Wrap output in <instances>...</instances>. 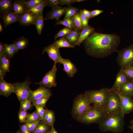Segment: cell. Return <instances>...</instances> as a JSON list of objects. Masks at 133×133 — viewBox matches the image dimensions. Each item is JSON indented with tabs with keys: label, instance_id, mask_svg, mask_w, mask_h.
<instances>
[{
	"label": "cell",
	"instance_id": "8fae6325",
	"mask_svg": "<svg viewBox=\"0 0 133 133\" xmlns=\"http://www.w3.org/2000/svg\"><path fill=\"white\" fill-rule=\"evenodd\" d=\"M116 91L119 94L120 98L121 113L122 115L124 116L125 114L133 112L132 97L125 95L119 91Z\"/></svg>",
	"mask_w": 133,
	"mask_h": 133
},
{
	"label": "cell",
	"instance_id": "44dd1931",
	"mask_svg": "<svg viewBox=\"0 0 133 133\" xmlns=\"http://www.w3.org/2000/svg\"><path fill=\"white\" fill-rule=\"evenodd\" d=\"M11 12H14L13 0H0V16L7 13Z\"/></svg>",
	"mask_w": 133,
	"mask_h": 133
},
{
	"label": "cell",
	"instance_id": "c3c4849f",
	"mask_svg": "<svg viewBox=\"0 0 133 133\" xmlns=\"http://www.w3.org/2000/svg\"><path fill=\"white\" fill-rule=\"evenodd\" d=\"M92 18L97 16L103 12V10L96 9L91 11Z\"/></svg>",
	"mask_w": 133,
	"mask_h": 133
},
{
	"label": "cell",
	"instance_id": "681fc988",
	"mask_svg": "<svg viewBox=\"0 0 133 133\" xmlns=\"http://www.w3.org/2000/svg\"><path fill=\"white\" fill-rule=\"evenodd\" d=\"M82 12L83 14L87 18L90 19L92 18L90 11L85 9L82 10Z\"/></svg>",
	"mask_w": 133,
	"mask_h": 133
},
{
	"label": "cell",
	"instance_id": "6da1fadb",
	"mask_svg": "<svg viewBox=\"0 0 133 133\" xmlns=\"http://www.w3.org/2000/svg\"><path fill=\"white\" fill-rule=\"evenodd\" d=\"M119 36L115 33L105 34L94 32L83 41L87 54L99 58L106 57L118 51Z\"/></svg>",
	"mask_w": 133,
	"mask_h": 133
},
{
	"label": "cell",
	"instance_id": "d6a6232c",
	"mask_svg": "<svg viewBox=\"0 0 133 133\" xmlns=\"http://www.w3.org/2000/svg\"><path fill=\"white\" fill-rule=\"evenodd\" d=\"M55 42L59 48L62 47L73 48L75 47V46L70 44L64 36Z\"/></svg>",
	"mask_w": 133,
	"mask_h": 133
},
{
	"label": "cell",
	"instance_id": "11a10c76",
	"mask_svg": "<svg viewBox=\"0 0 133 133\" xmlns=\"http://www.w3.org/2000/svg\"><path fill=\"white\" fill-rule=\"evenodd\" d=\"M3 28L1 23H0V32L1 33L2 31Z\"/></svg>",
	"mask_w": 133,
	"mask_h": 133
},
{
	"label": "cell",
	"instance_id": "7c38bea8",
	"mask_svg": "<svg viewBox=\"0 0 133 133\" xmlns=\"http://www.w3.org/2000/svg\"><path fill=\"white\" fill-rule=\"evenodd\" d=\"M52 94L49 89L40 85L36 89L30 91L28 99L33 103L34 101L43 97L50 98Z\"/></svg>",
	"mask_w": 133,
	"mask_h": 133
},
{
	"label": "cell",
	"instance_id": "30bf717a",
	"mask_svg": "<svg viewBox=\"0 0 133 133\" xmlns=\"http://www.w3.org/2000/svg\"><path fill=\"white\" fill-rule=\"evenodd\" d=\"M59 48L55 42L43 49L42 54L46 52L50 59L54 62V64L56 65L58 63L60 64L63 58L60 53Z\"/></svg>",
	"mask_w": 133,
	"mask_h": 133
},
{
	"label": "cell",
	"instance_id": "8d00e7d4",
	"mask_svg": "<svg viewBox=\"0 0 133 133\" xmlns=\"http://www.w3.org/2000/svg\"><path fill=\"white\" fill-rule=\"evenodd\" d=\"M40 121L36 110L33 113L28 114L25 123Z\"/></svg>",
	"mask_w": 133,
	"mask_h": 133
},
{
	"label": "cell",
	"instance_id": "e575fe53",
	"mask_svg": "<svg viewBox=\"0 0 133 133\" xmlns=\"http://www.w3.org/2000/svg\"><path fill=\"white\" fill-rule=\"evenodd\" d=\"M31 101L28 98L20 102V110L26 111L30 110L33 107Z\"/></svg>",
	"mask_w": 133,
	"mask_h": 133
},
{
	"label": "cell",
	"instance_id": "680465c9",
	"mask_svg": "<svg viewBox=\"0 0 133 133\" xmlns=\"http://www.w3.org/2000/svg\"><path fill=\"white\" fill-rule=\"evenodd\" d=\"M50 133V131H49L46 133Z\"/></svg>",
	"mask_w": 133,
	"mask_h": 133
},
{
	"label": "cell",
	"instance_id": "603a6c76",
	"mask_svg": "<svg viewBox=\"0 0 133 133\" xmlns=\"http://www.w3.org/2000/svg\"><path fill=\"white\" fill-rule=\"evenodd\" d=\"M47 5V0L30 9L31 11L36 17H43V14L44 7Z\"/></svg>",
	"mask_w": 133,
	"mask_h": 133
},
{
	"label": "cell",
	"instance_id": "52a82bcc",
	"mask_svg": "<svg viewBox=\"0 0 133 133\" xmlns=\"http://www.w3.org/2000/svg\"><path fill=\"white\" fill-rule=\"evenodd\" d=\"M117 61L121 68L133 65V45L118 51Z\"/></svg>",
	"mask_w": 133,
	"mask_h": 133
},
{
	"label": "cell",
	"instance_id": "4316f807",
	"mask_svg": "<svg viewBox=\"0 0 133 133\" xmlns=\"http://www.w3.org/2000/svg\"><path fill=\"white\" fill-rule=\"evenodd\" d=\"M4 55L7 58H11L18 51L14 45L13 44H4Z\"/></svg>",
	"mask_w": 133,
	"mask_h": 133
},
{
	"label": "cell",
	"instance_id": "6f0895ef",
	"mask_svg": "<svg viewBox=\"0 0 133 133\" xmlns=\"http://www.w3.org/2000/svg\"><path fill=\"white\" fill-rule=\"evenodd\" d=\"M16 133H21L20 132L18 131L16 132Z\"/></svg>",
	"mask_w": 133,
	"mask_h": 133
},
{
	"label": "cell",
	"instance_id": "4fadbf2b",
	"mask_svg": "<svg viewBox=\"0 0 133 133\" xmlns=\"http://www.w3.org/2000/svg\"><path fill=\"white\" fill-rule=\"evenodd\" d=\"M131 81L121 68L116 75L115 82L111 89L116 91H118L124 85Z\"/></svg>",
	"mask_w": 133,
	"mask_h": 133
},
{
	"label": "cell",
	"instance_id": "1f68e13d",
	"mask_svg": "<svg viewBox=\"0 0 133 133\" xmlns=\"http://www.w3.org/2000/svg\"><path fill=\"white\" fill-rule=\"evenodd\" d=\"M56 24L62 25L72 30L75 28L71 17L64 19L63 20H58L56 22Z\"/></svg>",
	"mask_w": 133,
	"mask_h": 133
},
{
	"label": "cell",
	"instance_id": "5b68a950",
	"mask_svg": "<svg viewBox=\"0 0 133 133\" xmlns=\"http://www.w3.org/2000/svg\"><path fill=\"white\" fill-rule=\"evenodd\" d=\"M91 103L90 100L85 94L79 95L76 97L74 101L73 114L78 119L80 120L90 107Z\"/></svg>",
	"mask_w": 133,
	"mask_h": 133
},
{
	"label": "cell",
	"instance_id": "484cf974",
	"mask_svg": "<svg viewBox=\"0 0 133 133\" xmlns=\"http://www.w3.org/2000/svg\"><path fill=\"white\" fill-rule=\"evenodd\" d=\"M55 121V114L51 110H46V113L43 122L49 126H53Z\"/></svg>",
	"mask_w": 133,
	"mask_h": 133
},
{
	"label": "cell",
	"instance_id": "db71d44e",
	"mask_svg": "<svg viewBox=\"0 0 133 133\" xmlns=\"http://www.w3.org/2000/svg\"><path fill=\"white\" fill-rule=\"evenodd\" d=\"M131 125L128 126L129 128L131 129L133 132V119L130 121Z\"/></svg>",
	"mask_w": 133,
	"mask_h": 133
},
{
	"label": "cell",
	"instance_id": "91938a15",
	"mask_svg": "<svg viewBox=\"0 0 133 133\" xmlns=\"http://www.w3.org/2000/svg\"><path fill=\"white\" fill-rule=\"evenodd\" d=\"M132 66H133V65Z\"/></svg>",
	"mask_w": 133,
	"mask_h": 133
},
{
	"label": "cell",
	"instance_id": "4dcf8cb0",
	"mask_svg": "<svg viewBox=\"0 0 133 133\" xmlns=\"http://www.w3.org/2000/svg\"><path fill=\"white\" fill-rule=\"evenodd\" d=\"M44 20L43 17L36 18L34 25L38 35H40L42 33L44 27Z\"/></svg>",
	"mask_w": 133,
	"mask_h": 133
},
{
	"label": "cell",
	"instance_id": "7dc6e473",
	"mask_svg": "<svg viewBox=\"0 0 133 133\" xmlns=\"http://www.w3.org/2000/svg\"><path fill=\"white\" fill-rule=\"evenodd\" d=\"M20 132L21 133H32L25 124L20 126Z\"/></svg>",
	"mask_w": 133,
	"mask_h": 133
},
{
	"label": "cell",
	"instance_id": "74e56055",
	"mask_svg": "<svg viewBox=\"0 0 133 133\" xmlns=\"http://www.w3.org/2000/svg\"><path fill=\"white\" fill-rule=\"evenodd\" d=\"M45 0H25V3L29 10L38 4L44 2Z\"/></svg>",
	"mask_w": 133,
	"mask_h": 133
},
{
	"label": "cell",
	"instance_id": "9c48e42d",
	"mask_svg": "<svg viewBox=\"0 0 133 133\" xmlns=\"http://www.w3.org/2000/svg\"><path fill=\"white\" fill-rule=\"evenodd\" d=\"M56 65L54 64L51 69L46 74L40 82L37 84L49 88L56 87L57 85L56 80L57 70Z\"/></svg>",
	"mask_w": 133,
	"mask_h": 133
},
{
	"label": "cell",
	"instance_id": "836d02e7",
	"mask_svg": "<svg viewBox=\"0 0 133 133\" xmlns=\"http://www.w3.org/2000/svg\"><path fill=\"white\" fill-rule=\"evenodd\" d=\"M78 8L73 7L70 5L66 7L65 15L64 19L71 17L75 14L78 12Z\"/></svg>",
	"mask_w": 133,
	"mask_h": 133
},
{
	"label": "cell",
	"instance_id": "ee69618b",
	"mask_svg": "<svg viewBox=\"0 0 133 133\" xmlns=\"http://www.w3.org/2000/svg\"><path fill=\"white\" fill-rule=\"evenodd\" d=\"M81 18L83 25V28L88 27L89 26L88 25L89 19L86 17L82 13V10L80 11Z\"/></svg>",
	"mask_w": 133,
	"mask_h": 133
},
{
	"label": "cell",
	"instance_id": "ac0fdd59",
	"mask_svg": "<svg viewBox=\"0 0 133 133\" xmlns=\"http://www.w3.org/2000/svg\"><path fill=\"white\" fill-rule=\"evenodd\" d=\"M14 92L12 84L7 83L4 79H0V95L8 97Z\"/></svg>",
	"mask_w": 133,
	"mask_h": 133
},
{
	"label": "cell",
	"instance_id": "f907efd6",
	"mask_svg": "<svg viewBox=\"0 0 133 133\" xmlns=\"http://www.w3.org/2000/svg\"><path fill=\"white\" fill-rule=\"evenodd\" d=\"M5 51L4 44L0 42V57L4 55Z\"/></svg>",
	"mask_w": 133,
	"mask_h": 133
},
{
	"label": "cell",
	"instance_id": "f35d334b",
	"mask_svg": "<svg viewBox=\"0 0 133 133\" xmlns=\"http://www.w3.org/2000/svg\"><path fill=\"white\" fill-rule=\"evenodd\" d=\"M49 98L43 97L33 102V105L34 106H37L44 107Z\"/></svg>",
	"mask_w": 133,
	"mask_h": 133
},
{
	"label": "cell",
	"instance_id": "d4e9b609",
	"mask_svg": "<svg viewBox=\"0 0 133 133\" xmlns=\"http://www.w3.org/2000/svg\"><path fill=\"white\" fill-rule=\"evenodd\" d=\"M118 91L125 95L132 97L133 96V81H131L126 83Z\"/></svg>",
	"mask_w": 133,
	"mask_h": 133
},
{
	"label": "cell",
	"instance_id": "8992f818",
	"mask_svg": "<svg viewBox=\"0 0 133 133\" xmlns=\"http://www.w3.org/2000/svg\"><path fill=\"white\" fill-rule=\"evenodd\" d=\"M105 109L107 116H112L121 113L120 99L117 92L110 88L106 101Z\"/></svg>",
	"mask_w": 133,
	"mask_h": 133
},
{
	"label": "cell",
	"instance_id": "f1b7e54d",
	"mask_svg": "<svg viewBox=\"0 0 133 133\" xmlns=\"http://www.w3.org/2000/svg\"><path fill=\"white\" fill-rule=\"evenodd\" d=\"M75 27L81 31L83 29L80 11H78L71 17Z\"/></svg>",
	"mask_w": 133,
	"mask_h": 133
},
{
	"label": "cell",
	"instance_id": "60d3db41",
	"mask_svg": "<svg viewBox=\"0 0 133 133\" xmlns=\"http://www.w3.org/2000/svg\"><path fill=\"white\" fill-rule=\"evenodd\" d=\"M121 68L129 79L131 81H133V66H130Z\"/></svg>",
	"mask_w": 133,
	"mask_h": 133
},
{
	"label": "cell",
	"instance_id": "cb8c5ba5",
	"mask_svg": "<svg viewBox=\"0 0 133 133\" xmlns=\"http://www.w3.org/2000/svg\"><path fill=\"white\" fill-rule=\"evenodd\" d=\"M13 42V44L17 51L25 49L29 44V40L24 36L20 37Z\"/></svg>",
	"mask_w": 133,
	"mask_h": 133
},
{
	"label": "cell",
	"instance_id": "bcb514c9",
	"mask_svg": "<svg viewBox=\"0 0 133 133\" xmlns=\"http://www.w3.org/2000/svg\"><path fill=\"white\" fill-rule=\"evenodd\" d=\"M59 4L61 5H68V6L74 2H77V0H59Z\"/></svg>",
	"mask_w": 133,
	"mask_h": 133
},
{
	"label": "cell",
	"instance_id": "9f6ffc18",
	"mask_svg": "<svg viewBox=\"0 0 133 133\" xmlns=\"http://www.w3.org/2000/svg\"><path fill=\"white\" fill-rule=\"evenodd\" d=\"M83 0H77V2H80L83 1H84Z\"/></svg>",
	"mask_w": 133,
	"mask_h": 133
},
{
	"label": "cell",
	"instance_id": "3957f363",
	"mask_svg": "<svg viewBox=\"0 0 133 133\" xmlns=\"http://www.w3.org/2000/svg\"><path fill=\"white\" fill-rule=\"evenodd\" d=\"M107 116L104 108L91 106L80 120L86 124L92 123L99 124Z\"/></svg>",
	"mask_w": 133,
	"mask_h": 133
},
{
	"label": "cell",
	"instance_id": "5bb4252c",
	"mask_svg": "<svg viewBox=\"0 0 133 133\" xmlns=\"http://www.w3.org/2000/svg\"><path fill=\"white\" fill-rule=\"evenodd\" d=\"M60 64H63V70L69 77H73L78 71L75 65L69 59L63 58Z\"/></svg>",
	"mask_w": 133,
	"mask_h": 133
},
{
	"label": "cell",
	"instance_id": "ba28073f",
	"mask_svg": "<svg viewBox=\"0 0 133 133\" xmlns=\"http://www.w3.org/2000/svg\"><path fill=\"white\" fill-rule=\"evenodd\" d=\"M30 81L29 78H26L23 82H18L12 84L14 92L16 95L20 102L28 98L31 91L29 87Z\"/></svg>",
	"mask_w": 133,
	"mask_h": 133
},
{
	"label": "cell",
	"instance_id": "f6af8a7d",
	"mask_svg": "<svg viewBox=\"0 0 133 133\" xmlns=\"http://www.w3.org/2000/svg\"><path fill=\"white\" fill-rule=\"evenodd\" d=\"M47 6H50L52 9L59 6V0H47Z\"/></svg>",
	"mask_w": 133,
	"mask_h": 133
},
{
	"label": "cell",
	"instance_id": "e0dca14e",
	"mask_svg": "<svg viewBox=\"0 0 133 133\" xmlns=\"http://www.w3.org/2000/svg\"><path fill=\"white\" fill-rule=\"evenodd\" d=\"M25 0H15L13 1L14 12L20 17L28 10Z\"/></svg>",
	"mask_w": 133,
	"mask_h": 133
},
{
	"label": "cell",
	"instance_id": "b9f144b4",
	"mask_svg": "<svg viewBox=\"0 0 133 133\" xmlns=\"http://www.w3.org/2000/svg\"><path fill=\"white\" fill-rule=\"evenodd\" d=\"M28 114L26 111L20 110L18 117L19 122L22 123L25 122Z\"/></svg>",
	"mask_w": 133,
	"mask_h": 133
},
{
	"label": "cell",
	"instance_id": "ab89813d",
	"mask_svg": "<svg viewBox=\"0 0 133 133\" xmlns=\"http://www.w3.org/2000/svg\"><path fill=\"white\" fill-rule=\"evenodd\" d=\"M34 106L40 120L43 122L46 113V110H45L43 107L37 106Z\"/></svg>",
	"mask_w": 133,
	"mask_h": 133
},
{
	"label": "cell",
	"instance_id": "2e32d148",
	"mask_svg": "<svg viewBox=\"0 0 133 133\" xmlns=\"http://www.w3.org/2000/svg\"><path fill=\"white\" fill-rule=\"evenodd\" d=\"M36 19L33 13L30 10H28L21 16L18 22L22 26H29L34 25Z\"/></svg>",
	"mask_w": 133,
	"mask_h": 133
},
{
	"label": "cell",
	"instance_id": "f546056e",
	"mask_svg": "<svg viewBox=\"0 0 133 133\" xmlns=\"http://www.w3.org/2000/svg\"><path fill=\"white\" fill-rule=\"evenodd\" d=\"M48 125L40 121L35 129L32 133H45L49 131Z\"/></svg>",
	"mask_w": 133,
	"mask_h": 133
},
{
	"label": "cell",
	"instance_id": "7402d4cb",
	"mask_svg": "<svg viewBox=\"0 0 133 133\" xmlns=\"http://www.w3.org/2000/svg\"><path fill=\"white\" fill-rule=\"evenodd\" d=\"M94 30L93 27L90 26L87 28H83L81 31L79 39L75 46H79L90 34L94 32Z\"/></svg>",
	"mask_w": 133,
	"mask_h": 133
},
{
	"label": "cell",
	"instance_id": "83f0119b",
	"mask_svg": "<svg viewBox=\"0 0 133 133\" xmlns=\"http://www.w3.org/2000/svg\"><path fill=\"white\" fill-rule=\"evenodd\" d=\"M10 60L4 55L0 57V68L6 72H10Z\"/></svg>",
	"mask_w": 133,
	"mask_h": 133
},
{
	"label": "cell",
	"instance_id": "f5cc1de1",
	"mask_svg": "<svg viewBox=\"0 0 133 133\" xmlns=\"http://www.w3.org/2000/svg\"><path fill=\"white\" fill-rule=\"evenodd\" d=\"M51 127V129L50 131V133H58L54 128L53 126H52Z\"/></svg>",
	"mask_w": 133,
	"mask_h": 133
},
{
	"label": "cell",
	"instance_id": "9a60e30c",
	"mask_svg": "<svg viewBox=\"0 0 133 133\" xmlns=\"http://www.w3.org/2000/svg\"><path fill=\"white\" fill-rule=\"evenodd\" d=\"M66 7H63L58 6L52 9L51 11L47 14L44 19L58 20L66 13Z\"/></svg>",
	"mask_w": 133,
	"mask_h": 133
},
{
	"label": "cell",
	"instance_id": "816d5d0a",
	"mask_svg": "<svg viewBox=\"0 0 133 133\" xmlns=\"http://www.w3.org/2000/svg\"><path fill=\"white\" fill-rule=\"evenodd\" d=\"M6 72L5 71L0 68V79H3Z\"/></svg>",
	"mask_w": 133,
	"mask_h": 133
},
{
	"label": "cell",
	"instance_id": "d6986e66",
	"mask_svg": "<svg viewBox=\"0 0 133 133\" xmlns=\"http://www.w3.org/2000/svg\"><path fill=\"white\" fill-rule=\"evenodd\" d=\"M0 17L2 19L5 28L18 21L20 17L14 12L7 13Z\"/></svg>",
	"mask_w": 133,
	"mask_h": 133
},
{
	"label": "cell",
	"instance_id": "7a4b0ae2",
	"mask_svg": "<svg viewBox=\"0 0 133 133\" xmlns=\"http://www.w3.org/2000/svg\"><path fill=\"white\" fill-rule=\"evenodd\" d=\"M124 116L121 113L112 116H107L99 124L100 130L102 132L110 131L114 133H120L124 130Z\"/></svg>",
	"mask_w": 133,
	"mask_h": 133
},
{
	"label": "cell",
	"instance_id": "7bdbcfd3",
	"mask_svg": "<svg viewBox=\"0 0 133 133\" xmlns=\"http://www.w3.org/2000/svg\"><path fill=\"white\" fill-rule=\"evenodd\" d=\"M40 121L26 122L25 124L27 127L30 132L32 133L35 129Z\"/></svg>",
	"mask_w": 133,
	"mask_h": 133
},
{
	"label": "cell",
	"instance_id": "ffe728a7",
	"mask_svg": "<svg viewBox=\"0 0 133 133\" xmlns=\"http://www.w3.org/2000/svg\"><path fill=\"white\" fill-rule=\"evenodd\" d=\"M81 31L75 28L64 37L70 44L75 46L79 39Z\"/></svg>",
	"mask_w": 133,
	"mask_h": 133
},
{
	"label": "cell",
	"instance_id": "d590c367",
	"mask_svg": "<svg viewBox=\"0 0 133 133\" xmlns=\"http://www.w3.org/2000/svg\"><path fill=\"white\" fill-rule=\"evenodd\" d=\"M70 28L65 27L64 28L60 30L54 36V40H56L57 38L64 37L68 34L72 30Z\"/></svg>",
	"mask_w": 133,
	"mask_h": 133
},
{
	"label": "cell",
	"instance_id": "277c9868",
	"mask_svg": "<svg viewBox=\"0 0 133 133\" xmlns=\"http://www.w3.org/2000/svg\"><path fill=\"white\" fill-rule=\"evenodd\" d=\"M110 90V88H103L98 90H87L84 94L93 106L105 108Z\"/></svg>",
	"mask_w": 133,
	"mask_h": 133
}]
</instances>
